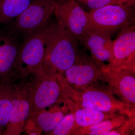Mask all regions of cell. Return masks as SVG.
Returning <instances> with one entry per match:
<instances>
[{
	"instance_id": "ffe728a7",
	"label": "cell",
	"mask_w": 135,
	"mask_h": 135,
	"mask_svg": "<svg viewBox=\"0 0 135 135\" xmlns=\"http://www.w3.org/2000/svg\"><path fill=\"white\" fill-rule=\"evenodd\" d=\"M90 10L96 9L110 5L129 4L134 6L135 3L131 0H87L81 2Z\"/></svg>"
},
{
	"instance_id": "7a4b0ae2",
	"label": "cell",
	"mask_w": 135,
	"mask_h": 135,
	"mask_svg": "<svg viewBox=\"0 0 135 135\" xmlns=\"http://www.w3.org/2000/svg\"><path fill=\"white\" fill-rule=\"evenodd\" d=\"M57 76L61 90V98L101 112L124 114L130 117L135 116V105L119 100L108 88L97 86L75 89L68 83L63 75L57 74Z\"/></svg>"
},
{
	"instance_id": "cb8c5ba5",
	"label": "cell",
	"mask_w": 135,
	"mask_h": 135,
	"mask_svg": "<svg viewBox=\"0 0 135 135\" xmlns=\"http://www.w3.org/2000/svg\"><path fill=\"white\" fill-rule=\"evenodd\" d=\"M0 135H3V133L0 131Z\"/></svg>"
},
{
	"instance_id": "9a60e30c",
	"label": "cell",
	"mask_w": 135,
	"mask_h": 135,
	"mask_svg": "<svg viewBox=\"0 0 135 135\" xmlns=\"http://www.w3.org/2000/svg\"><path fill=\"white\" fill-rule=\"evenodd\" d=\"M59 103L50 107L49 110L43 109L31 114L29 118L31 119L35 126L42 132L45 133L52 131L58 125L69 109L65 104L60 106Z\"/></svg>"
},
{
	"instance_id": "ba28073f",
	"label": "cell",
	"mask_w": 135,
	"mask_h": 135,
	"mask_svg": "<svg viewBox=\"0 0 135 135\" xmlns=\"http://www.w3.org/2000/svg\"><path fill=\"white\" fill-rule=\"evenodd\" d=\"M14 83L12 106L9 120L4 135H19L24 132L26 122L31 113V104L27 86V76Z\"/></svg>"
},
{
	"instance_id": "44dd1931",
	"label": "cell",
	"mask_w": 135,
	"mask_h": 135,
	"mask_svg": "<svg viewBox=\"0 0 135 135\" xmlns=\"http://www.w3.org/2000/svg\"><path fill=\"white\" fill-rule=\"evenodd\" d=\"M135 116L129 117L119 127L107 135H128L135 134Z\"/></svg>"
},
{
	"instance_id": "7402d4cb",
	"label": "cell",
	"mask_w": 135,
	"mask_h": 135,
	"mask_svg": "<svg viewBox=\"0 0 135 135\" xmlns=\"http://www.w3.org/2000/svg\"><path fill=\"white\" fill-rule=\"evenodd\" d=\"M24 131L29 135H41L42 133L36 127L30 118H28L26 122Z\"/></svg>"
},
{
	"instance_id": "52a82bcc",
	"label": "cell",
	"mask_w": 135,
	"mask_h": 135,
	"mask_svg": "<svg viewBox=\"0 0 135 135\" xmlns=\"http://www.w3.org/2000/svg\"><path fill=\"white\" fill-rule=\"evenodd\" d=\"M64 74L68 83L77 90L97 87L99 81H105L99 61L81 50L74 64Z\"/></svg>"
},
{
	"instance_id": "7c38bea8",
	"label": "cell",
	"mask_w": 135,
	"mask_h": 135,
	"mask_svg": "<svg viewBox=\"0 0 135 135\" xmlns=\"http://www.w3.org/2000/svg\"><path fill=\"white\" fill-rule=\"evenodd\" d=\"M113 42L114 58L103 65L107 68H135V28L134 25L122 27Z\"/></svg>"
},
{
	"instance_id": "3957f363",
	"label": "cell",
	"mask_w": 135,
	"mask_h": 135,
	"mask_svg": "<svg viewBox=\"0 0 135 135\" xmlns=\"http://www.w3.org/2000/svg\"><path fill=\"white\" fill-rule=\"evenodd\" d=\"M57 73L45 71L27 76V86L31 104L30 115L58 103L61 90Z\"/></svg>"
},
{
	"instance_id": "8fae6325",
	"label": "cell",
	"mask_w": 135,
	"mask_h": 135,
	"mask_svg": "<svg viewBox=\"0 0 135 135\" xmlns=\"http://www.w3.org/2000/svg\"><path fill=\"white\" fill-rule=\"evenodd\" d=\"M57 22L77 38L86 29L88 12L74 0H56L54 11Z\"/></svg>"
},
{
	"instance_id": "9c48e42d",
	"label": "cell",
	"mask_w": 135,
	"mask_h": 135,
	"mask_svg": "<svg viewBox=\"0 0 135 135\" xmlns=\"http://www.w3.org/2000/svg\"><path fill=\"white\" fill-rule=\"evenodd\" d=\"M21 42L6 30L0 31V84L15 83L22 79L17 67Z\"/></svg>"
},
{
	"instance_id": "4fadbf2b",
	"label": "cell",
	"mask_w": 135,
	"mask_h": 135,
	"mask_svg": "<svg viewBox=\"0 0 135 135\" xmlns=\"http://www.w3.org/2000/svg\"><path fill=\"white\" fill-rule=\"evenodd\" d=\"M111 36L104 33L86 29L78 40L80 44L89 51L92 58L109 63L114 58L113 42Z\"/></svg>"
},
{
	"instance_id": "277c9868",
	"label": "cell",
	"mask_w": 135,
	"mask_h": 135,
	"mask_svg": "<svg viewBox=\"0 0 135 135\" xmlns=\"http://www.w3.org/2000/svg\"><path fill=\"white\" fill-rule=\"evenodd\" d=\"M134 6L110 5L88 12L86 29L98 31L112 36L126 26L134 25Z\"/></svg>"
},
{
	"instance_id": "d4e9b609",
	"label": "cell",
	"mask_w": 135,
	"mask_h": 135,
	"mask_svg": "<svg viewBox=\"0 0 135 135\" xmlns=\"http://www.w3.org/2000/svg\"><path fill=\"white\" fill-rule=\"evenodd\" d=\"M132 1H133V2H135V0H131Z\"/></svg>"
},
{
	"instance_id": "603a6c76",
	"label": "cell",
	"mask_w": 135,
	"mask_h": 135,
	"mask_svg": "<svg viewBox=\"0 0 135 135\" xmlns=\"http://www.w3.org/2000/svg\"><path fill=\"white\" fill-rule=\"evenodd\" d=\"M74 1H78L79 2H83L86 1L87 0H74Z\"/></svg>"
},
{
	"instance_id": "d6986e66",
	"label": "cell",
	"mask_w": 135,
	"mask_h": 135,
	"mask_svg": "<svg viewBox=\"0 0 135 135\" xmlns=\"http://www.w3.org/2000/svg\"><path fill=\"white\" fill-rule=\"evenodd\" d=\"M75 120L74 115L71 113H67L53 130L47 134L50 135H71L75 128Z\"/></svg>"
},
{
	"instance_id": "5b68a950",
	"label": "cell",
	"mask_w": 135,
	"mask_h": 135,
	"mask_svg": "<svg viewBox=\"0 0 135 135\" xmlns=\"http://www.w3.org/2000/svg\"><path fill=\"white\" fill-rule=\"evenodd\" d=\"M56 0H31L29 5L6 27L12 35L23 39L50 20Z\"/></svg>"
},
{
	"instance_id": "30bf717a",
	"label": "cell",
	"mask_w": 135,
	"mask_h": 135,
	"mask_svg": "<svg viewBox=\"0 0 135 135\" xmlns=\"http://www.w3.org/2000/svg\"><path fill=\"white\" fill-rule=\"evenodd\" d=\"M99 63L108 89L123 103L135 105V68L110 69Z\"/></svg>"
},
{
	"instance_id": "2e32d148",
	"label": "cell",
	"mask_w": 135,
	"mask_h": 135,
	"mask_svg": "<svg viewBox=\"0 0 135 135\" xmlns=\"http://www.w3.org/2000/svg\"><path fill=\"white\" fill-rule=\"evenodd\" d=\"M124 114H118L99 123L84 127L75 128L71 135H107L120 127L128 118Z\"/></svg>"
},
{
	"instance_id": "e0dca14e",
	"label": "cell",
	"mask_w": 135,
	"mask_h": 135,
	"mask_svg": "<svg viewBox=\"0 0 135 135\" xmlns=\"http://www.w3.org/2000/svg\"><path fill=\"white\" fill-rule=\"evenodd\" d=\"M31 0H0V26L11 23L29 5Z\"/></svg>"
},
{
	"instance_id": "ac0fdd59",
	"label": "cell",
	"mask_w": 135,
	"mask_h": 135,
	"mask_svg": "<svg viewBox=\"0 0 135 135\" xmlns=\"http://www.w3.org/2000/svg\"><path fill=\"white\" fill-rule=\"evenodd\" d=\"M14 83L0 84V131L3 134L9 119Z\"/></svg>"
},
{
	"instance_id": "8992f818",
	"label": "cell",
	"mask_w": 135,
	"mask_h": 135,
	"mask_svg": "<svg viewBox=\"0 0 135 135\" xmlns=\"http://www.w3.org/2000/svg\"><path fill=\"white\" fill-rule=\"evenodd\" d=\"M49 22L26 36L21 42L18 55L17 67L22 78L43 69L46 31Z\"/></svg>"
},
{
	"instance_id": "6da1fadb",
	"label": "cell",
	"mask_w": 135,
	"mask_h": 135,
	"mask_svg": "<svg viewBox=\"0 0 135 135\" xmlns=\"http://www.w3.org/2000/svg\"><path fill=\"white\" fill-rule=\"evenodd\" d=\"M79 40L57 22L47 26L44 70L63 75L75 62L80 53Z\"/></svg>"
},
{
	"instance_id": "5bb4252c",
	"label": "cell",
	"mask_w": 135,
	"mask_h": 135,
	"mask_svg": "<svg viewBox=\"0 0 135 135\" xmlns=\"http://www.w3.org/2000/svg\"><path fill=\"white\" fill-rule=\"evenodd\" d=\"M58 103L65 104L70 112L74 115L75 124L74 130L76 128L84 127L95 125L120 114L104 112L84 107L74 101L64 98H61Z\"/></svg>"
}]
</instances>
